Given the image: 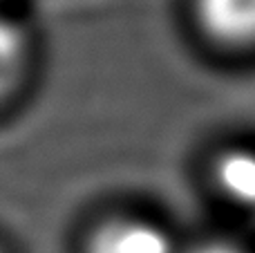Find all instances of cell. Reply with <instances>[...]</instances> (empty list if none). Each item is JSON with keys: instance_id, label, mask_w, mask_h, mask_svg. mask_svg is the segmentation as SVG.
<instances>
[{"instance_id": "obj_1", "label": "cell", "mask_w": 255, "mask_h": 253, "mask_svg": "<svg viewBox=\"0 0 255 253\" xmlns=\"http://www.w3.org/2000/svg\"><path fill=\"white\" fill-rule=\"evenodd\" d=\"M79 253H181L170 229L136 213H108L81 236Z\"/></svg>"}, {"instance_id": "obj_2", "label": "cell", "mask_w": 255, "mask_h": 253, "mask_svg": "<svg viewBox=\"0 0 255 253\" xmlns=\"http://www.w3.org/2000/svg\"><path fill=\"white\" fill-rule=\"evenodd\" d=\"M197 34L229 54L255 52V0H190Z\"/></svg>"}, {"instance_id": "obj_3", "label": "cell", "mask_w": 255, "mask_h": 253, "mask_svg": "<svg viewBox=\"0 0 255 253\" xmlns=\"http://www.w3.org/2000/svg\"><path fill=\"white\" fill-rule=\"evenodd\" d=\"M36 36L13 9L0 7V115L9 112L31 85L36 72Z\"/></svg>"}, {"instance_id": "obj_4", "label": "cell", "mask_w": 255, "mask_h": 253, "mask_svg": "<svg viewBox=\"0 0 255 253\" xmlns=\"http://www.w3.org/2000/svg\"><path fill=\"white\" fill-rule=\"evenodd\" d=\"M181 253H249V251L226 240H208V242L193 247L190 251H181Z\"/></svg>"}, {"instance_id": "obj_5", "label": "cell", "mask_w": 255, "mask_h": 253, "mask_svg": "<svg viewBox=\"0 0 255 253\" xmlns=\"http://www.w3.org/2000/svg\"><path fill=\"white\" fill-rule=\"evenodd\" d=\"M0 253H13V249L4 240H0Z\"/></svg>"}, {"instance_id": "obj_6", "label": "cell", "mask_w": 255, "mask_h": 253, "mask_svg": "<svg viewBox=\"0 0 255 253\" xmlns=\"http://www.w3.org/2000/svg\"><path fill=\"white\" fill-rule=\"evenodd\" d=\"M16 0H0V7H7V9H13Z\"/></svg>"}]
</instances>
